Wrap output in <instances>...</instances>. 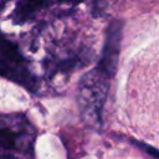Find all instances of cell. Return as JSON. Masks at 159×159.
Wrapping results in <instances>:
<instances>
[{
	"label": "cell",
	"mask_w": 159,
	"mask_h": 159,
	"mask_svg": "<svg viewBox=\"0 0 159 159\" xmlns=\"http://www.w3.org/2000/svg\"><path fill=\"white\" fill-rule=\"evenodd\" d=\"M120 34H122L120 24H112L107 31V40L104 43L103 55L97 67V71L108 78H111L116 73L118 53H119Z\"/></svg>",
	"instance_id": "6da1fadb"
},
{
	"label": "cell",
	"mask_w": 159,
	"mask_h": 159,
	"mask_svg": "<svg viewBox=\"0 0 159 159\" xmlns=\"http://www.w3.org/2000/svg\"><path fill=\"white\" fill-rule=\"evenodd\" d=\"M0 56L14 63H20L22 61V57L19 53L16 46L4 39H0Z\"/></svg>",
	"instance_id": "7a4b0ae2"
},
{
	"label": "cell",
	"mask_w": 159,
	"mask_h": 159,
	"mask_svg": "<svg viewBox=\"0 0 159 159\" xmlns=\"http://www.w3.org/2000/svg\"><path fill=\"white\" fill-rule=\"evenodd\" d=\"M0 147L4 149H12L16 147V137L11 130L0 128Z\"/></svg>",
	"instance_id": "3957f363"
},
{
	"label": "cell",
	"mask_w": 159,
	"mask_h": 159,
	"mask_svg": "<svg viewBox=\"0 0 159 159\" xmlns=\"http://www.w3.org/2000/svg\"><path fill=\"white\" fill-rule=\"evenodd\" d=\"M135 144L139 145L148 155L153 157L154 159H159V149H157V148H154V147H150V145H148V144H143V143H135Z\"/></svg>",
	"instance_id": "277c9868"
},
{
	"label": "cell",
	"mask_w": 159,
	"mask_h": 159,
	"mask_svg": "<svg viewBox=\"0 0 159 159\" xmlns=\"http://www.w3.org/2000/svg\"><path fill=\"white\" fill-rule=\"evenodd\" d=\"M42 0H26V5L24 7V12H27V11H31L35 6L40 5Z\"/></svg>",
	"instance_id": "5b68a950"
},
{
	"label": "cell",
	"mask_w": 159,
	"mask_h": 159,
	"mask_svg": "<svg viewBox=\"0 0 159 159\" xmlns=\"http://www.w3.org/2000/svg\"><path fill=\"white\" fill-rule=\"evenodd\" d=\"M60 1H65V2H72V4H78L82 0H60Z\"/></svg>",
	"instance_id": "8992f818"
},
{
	"label": "cell",
	"mask_w": 159,
	"mask_h": 159,
	"mask_svg": "<svg viewBox=\"0 0 159 159\" xmlns=\"http://www.w3.org/2000/svg\"><path fill=\"white\" fill-rule=\"evenodd\" d=\"M0 159H11V158H6V157H0Z\"/></svg>",
	"instance_id": "52a82bcc"
}]
</instances>
